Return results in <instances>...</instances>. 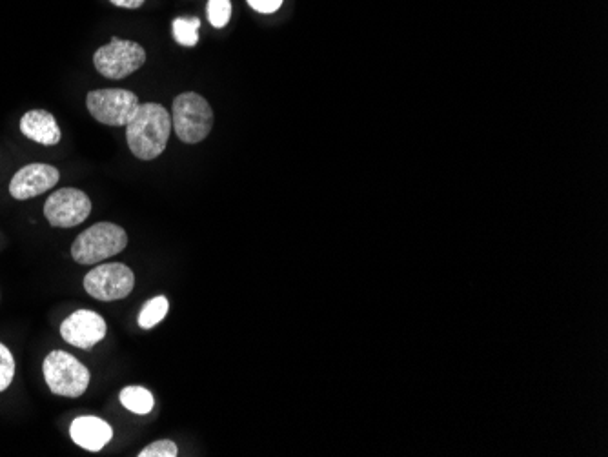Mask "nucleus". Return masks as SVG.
Masks as SVG:
<instances>
[{
    "label": "nucleus",
    "mask_w": 608,
    "mask_h": 457,
    "mask_svg": "<svg viewBox=\"0 0 608 457\" xmlns=\"http://www.w3.org/2000/svg\"><path fill=\"white\" fill-rule=\"evenodd\" d=\"M172 115L157 102L139 104L132 121L126 124V141L135 157L153 161L166 150L172 133Z\"/></svg>",
    "instance_id": "1"
},
{
    "label": "nucleus",
    "mask_w": 608,
    "mask_h": 457,
    "mask_svg": "<svg viewBox=\"0 0 608 457\" xmlns=\"http://www.w3.org/2000/svg\"><path fill=\"white\" fill-rule=\"evenodd\" d=\"M213 126V112L199 93L186 92L173 101L172 128L186 144L204 141Z\"/></svg>",
    "instance_id": "2"
},
{
    "label": "nucleus",
    "mask_w": 608,
    "mask_h": 457,
    "mask_svg": "<svg viewBox=\"0 0 608 457\" xmlns=\"http://www.w3.org/2000/svg\"><path fill=\"white\" fill-rule=\"evenodd\" d=\"M128 244V235L113 223L93 224L82 232L71 246V255L79 265H97L104 259L121 254Z\"/></svg>",
    "instance_id": "3"
},
{
    "label": "nucleus",
    "mask_w": 608,
    "mask_h": 457,
    "mask_svg": "<svg viewBox=\"0 0 608 457\" xmlns=\"http://www.w3.org/2000/svg\"><path fill=\"white\" fill-rule=\"evenodd\" d=\"M44 379L55 396L81 397L90 385V370L68 352L55 350L44 359Z\"/></svg>",
    "instance_id": "4"
},
{
    "label": "nucleus",
    "mask_w": 608,
    "mask_h": 457,
    "mask_svg": "<svg viewBox=\"0 0 608 457\" xmlns=\"http://www.w3.org/2000/svg\"><path fill=\"white\" fill-rule=\"evenodd\" d=\"M146 62V51L141 44L132 41H121L113 37L108 44L101 46L93 55V64L97 72L106 79H124L137 72Z\"/></svg>",
    "instance_id": "5"
},
{
    "label": "nucleus",
    "mask_w": 608,
    "mask_h": 457,
    "mask_svg": "<svg viewBox=\"0 0 608 457\" xmlns=\"http://www.w3.org/2000/svg\"><path fill=\"white\" fill-rule=\"evenodd\" d=\"M139 104L141 102L135 93L119 88L93 90L86 97V106L88 112L92 113L93 119L108 126H126L132 121Z\"/></svg>",
    "instance_id": "6"
},
{
    "label": "nucleus",
    "mask_w": 608,
    "mask_h": 457,
    "mask_svg": "<svg viewBox=\"0 0 608 457\" xmlns=\"http://www.w3.org/2000/svg\"><path fill=\"white\" fill-rule=\"evenodd\" d=\"M135 275L122 263H108L93 268L84 277V290L99 301H119L132 294Z\"/></svg>",
    "instance_id": "7"
},
{
    "label": "nucleus",
    "mask_w": 608,
    "mask_h": 457,
    "mask_svg": "<svg viewBox=\"0 0 608 457\" xmlns=\"http://www.w3.org/2000/svg\"><path fill=\"white\" fill-rule=\"evenodd\" d=\"M92 214V201L77 188H62L51 193L44 204V215L55 228H73L84 223Z\"/></svg>",
    "instance_id": "8"
},
{
    "label": "nucleus",
    "mask_w": 608,
    "mask_h": 457,
    "mask_svg": "<svg viewBox=\"0 0 608 457\" xmlns=\"http://www.w3.org/2000/svg\"><path fill=\"white\" fill-rule=\"evenodd\" d=\"M61 336L71 346L90 350L106 336V321L92 310H79L64 319Z\"/></svg>",
    "instance_id": "9"
},
{
    "label": "nucleus",
    "mask_w": 608,
    "mask_h": 457,
    "mask_svg": "<svg viewBox=\"0 0 608 457\" xmlns=\"http://www.w3.org/2000/svg\"><path fill=\"white\" fill-rule=\"evenodd\" d=\"M59 179H61V173L50 164H28L13 175L10 183L11 197L19 199V201L37 197V195L51 190L55 184L59 183Z\"/></svg>",
    "instance_id": "10"
},
{
    "label": "nucleus",
    "mask_w": 608,
    "mask_h": 457,
    "mask_svg": "<svg viewBox=\"0 0 608 457\" xmlns=\"http://www.w3.org/2000/svg\"><path fill=\"white\" fill-rule=\"evenodd\" d=\"M70 436L73 443L84 450L99 452L112 441L113 430L99 417L82 416L71 423Z\"/></svg>",
    "instance_id": "11"
},
{
    "label": "nucleus",
    "mask_w": 608,
    "mask_h": 457,
    "mask_svg": "<svg viewBox=\"0 0 608 457\" xmlns=\"http://www.w3.org/2000/svg\"><path fill=\"white\" fill-rule=\"evenodd\" d=\"M21 132L35 143L55 146L61 143V130L55 117L46 110H31L21 119Z\"/></svg>",
    "instance_id": "12"
},
{
    "label": "nucleus",
    "mask_w": 608,
    "mask_h": 457,
    "mask_svg": "<svg viewBox=\"0 0 608 457\" xmlns=\"http://www.w3.org/2000/svg\"><path fill=\"white\" fill-rule=\"evenodd\" d=\"M119 399H121L122 407L130 410L133 414H139V416L150 414L153 410V405H155L152 392L146 390V388H142V386H128V388H124Z\"/></svg>",
    "instance_id": "13"
},
{
    "label": "nucleus",
    "mask_w": 608,
    "mask_h": 457,
    "mask_svg": "<svg viewBox=\"0 0 608 457\" xmlns=\"http://www.w3.org/2000/svg\"><path fill=\"white\" fill-rule=\"evenodd\" d=\"M168 299L159 295L153 297L146 305L142 306L141 314H139V326L142 330H150L153 326L159 325L168 314Z\"/></svg>",
    "instance_id": "14"
},
{
    "label": "nucleus",
    "mask_w": 608,
    "mask_h": 457,
    "mask_svg": "<svg viewBox=\"0 0 608 457\" xmlns=\"http://www.w3.org/2000/svg\"><path fill=\"white\" fill-rule=\"evenodd\" d=\"M173 39L179 42L184 48H193L199 42V28L201 21L199 19H175L172 22Z\"/></svg>",
    "instance_id": "15"
},
{
    "label": "nucleus",
    "mask_w": 608,
    "mask_h": 457,
    "mask_svg": "<svg viewBox=\"0 0 608 457\" xmlns=\"http://www.w3.org/2000/svg\"><path fill=\"white\" fill-rule=\"evenodd\" d=\"M232 17V2L230 0H208V19L213 28H224Z\"/></svg>",
    "instance_id": "16"
},
{
    "label": "nucleus",
    "mask_w": 608,
    "mask_h": 457,
    "mask_svg": "<svg viewBox=\"0 0 608 457\" xmlns=\"http://www.w3.org/2000/svg\"><path fill=\"white\" fill-rule=\"evenodd\" d=\"M15 376V359L10 350L0 343V392H4L11 385Z\"/></svg>",
    "instance_id": "17"
},
{
    "label": "nucleus",
    "mask_w": 608,
    "mask_h": 457,
    "mask_svg": "<svg viewBox=\"0 0 608 457\" xmlns=\"http://www.w3.org/2000/svg\"><path fill=\"white\" fill-rule=\"evenodd\" d=\"M177 454H179L177 445L170 439H163V441H155L150 447L142 448L139 457H177Z\"/></svg>",
    "instance_id": "18"
},
{
    "label": "nucleus",
    "mask_w": 608,
    "mask_h": 457,
    "mask_svg": "<svg viewBox=\"0 0 608 457\" xmlns=\"http://www.w3.org/2000/svg\"><path fill=\"white\" fill-rule=\"evenodd\" d=\"M248 4L259 13H274L281 8L283 0H248Z\"/></svg>",
    "instance_id": "19"
},
{
    "label": "nucleus",
    "mask_w": 608,
    "mask_h": 457,
    "mask_svg": "<svg viewBox=\"0 0 608 457\" xmlns=\"http://www.w3.org/2000/svg\"><path fill=\"white\" fill-rule=\"evenodd\" d=\"M110 2H112L113 6H119V8L137 10V8H141L146 0H110Z\"/></svg>",
    "instance_id": "20"
}]
</instances>
